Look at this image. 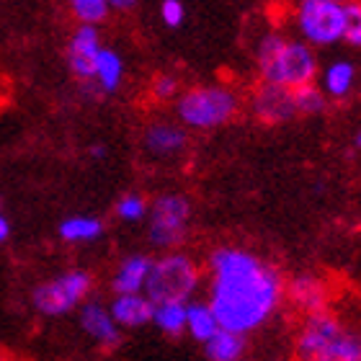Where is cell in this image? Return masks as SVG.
Segmentation results:
<instances>
[{"instance_id": "obj_28", "label": "cell", "mask_w": 361, "mask_h": 361, "mask_svg": "<svg viewBox=\"0 0 361 361\" xmlns=\"http://www.w3.org/2000/svg\"><path fill=\"white\" fill-rule=\"evenodd\" d=\"M109 8H116V11H129V8H135L137 0H106Z\"/></svg>"}, {"instance_id": "obj_14", "label": "cell", "mask_w": 361, "mask_h": 361, "mask_svg": "<svg viewBox=\"0 0 361 361\" xmlns=\"http://www.w3.org/2000/svg\"><path fill=\"white\" fill-rule=\"evenodd\" d=\"M152 261L147 256H129L121 261L116 276H114V292L119 294H140L145 289L147 274H150Z\"/></svg>"}, {"instance_id": "obj_7", "label": "cell", "mask_w": 361, "mask_h": 361, "mask_svg": "<svg viewBox=\"0 0 361 361\" xmlns=\"http://www.w3.org/2000/svg\"><path fill=\"white\" fill-rule=\"evenodd\" d=\"M90 284H93V276L88 271H68L47 284H39L31 300L42 315H65L83 302V297L90 292Z\"/></svg>"}, {"instance_id": "obj_17", "label": "cell", "mask_w": 361, "mask_h": 361, "mask_svg": "<svg viewBox=\"0 0 361 361\" xmlns=\"http://www.w3.org/2000/svg\"><path fill=\"white\" fill-rule=\"evenodd\" d=\"M289 300L307 315L323 312L325 307V286L312 276H297L289 284Z\"/></svg>"}, {"instance_id": "obj_12", "label": "cell", "mask_w": 361, "mask_h": 361, "mask_svg": "<svg viewBox=\"0 0 361 361\" xmlns=\"http://www.w3.org/2000/svg\"><path fill=\"white\" fill-rule=\"evenodd\" d=\"M152 310H155V305H152L147 297H140V294H121V297L114 300L109 315H111L114 323L121 325V328H140V325L152 320Z\"/></svg>"}, {"instance_id": "obj_3", "label": "cell", "mask_w": 361, "mask_h": 361, "mask_svg": "<svg viewBox=\"0 0 361 361\" xmlns=\"http://www.w3.org/2000/svg\"><path fill=\"white\" fill-rule=\"evenodd\" d=\"M240 96L227 85H196L180 93L176 114L191 129H214L235 119Z\"/></svg>"}, {"instance_id": "obj_29", "label": "cell", "mask_w": 361, "mask_h": 361, "mask_svg": "<svg viewBox=\"0 0 361 361\" xmlns=\"http://www.w3.org/2000/svg\"><path fill=\"white\" fill-rule=\"evenodd\" d=\"M8 235H11V225H8V219L0 214V243L8 240Z\"/></svg>"}, {"instance_id": "obj_19", "label": "cell", "mask_w": 361, "mask_h": 361, "mask_svg": "<svg viewBox=\"0 0 361 361\" xmlns=\"http://www.w3.org/2000/svg\"><path fill=\"white\" fill-rule=\"evenodd\" d=\"M186 331L202 343H207L219 331L217 317L209 310V305H186Z\"/></svg>"}, {"instance_id": "obj_15", "label": "cell", "mask_w": 361, "mask_h": 361, "mask_svg": "<svg viewBox=\"0 0 361 361\" xmlns=\"http://www.w3.org/2000/svg\"><path fill=\"white\" fill-rule=\"evenodd\" d=\"M124 80V60L116 49H101L96 60V70H93V80L101 93H114Z\"/></svg>"}, {"instance_id": "obj_30", "label": "cell", "mask_w": 361, "mask_h": 361, "mask_svg": "<svg viewBox=\"0 0 361 361\" xmlns=\"http://www.w3.org/2000/svg\"><path fill=\"white\" fill-rule=\"evenodd\" d=\"M90 155H93V158H104L106 147H104V145H96V147H90Z\"/></svg>"}, {"instance_id": "obj_26", "label": "cell", "mask_w": 361, "mask_h": 361, "mask_svg": "<svg viewBox=\"0 0 361 361\" xmlns=\"http://www.w3.org/2000/svg\"><path fill=\"white\" fill-rule=\"evenodd\" d=\"M160 18H163L166 26L176 29V26H180L183 18H186V6H183L180 0H163V3H160Z\"/></svg>"}, {"instance_id": "obj_9", "label": "cell", "mask_w": 361, "mask_h": 361, "mask_svg": "<svg viewBox=\"0 0 361 361\" xmlns=\"http://www.w3.org/2000/svg\"><path fill=\"white\" fill-rule=\"evenodd\" d=\"M250 111L261 124H284L297 116L292 90L274 83H261L250 96Z\"/></svg>"}, {"instance_id": "obj_22", "label": "cell", "mask_w": 361, "mask_h": 361, "mask_svg": "<svg viewBox=\"0 0 361 361\" xmlns=\"http://www.w3.org/2000/svg\"><path fill=\"white\" fill-rule=\"evenodd\" d=\"M292 96H294V109H297V114H305V116H317V114H323L325 106H328L325 93L320 90V85H315V83L292 90Z\"/></svg>"}, {"instance_id": "obj_13", "label": "cell", "mask_w": 361, "mask_h": 361, "mask_svg": "<svg viewBox=\"0 0 361 361\" xmlns=\"http://www.w3.org/2000/svg\"><path fill=\"white\" fill-rule=\"evenodd\" d=\"M80 325H83V331L88 336L98 341V343H104V346H116L121 338L119 333V325L114 323L111 315H109V310L101 307L98 302H88L83 310H80Z\"/></svg>"}, {"instance_id": "obj_21", "label": "cell", "mask_w": 361, "mask_h": 361, "mask_svg": "<svg viewBox=\"0 0 361 361\" xmlns=\"http://www.w3.org/2000/svg\"><path fill=\"white\" fill-rule=\"evenodd\" d=\"M101 233H104V222L96 217H70L60 225L62 240H68V243L96 240Z\"/></svg>"}, {"instance_id": "obj_5", "label": "cell", "mask_w": 361, "mask_h": 361, "mask_svg": "<svg viewBox=\"0 0 361 361\" xmlns=\"http://www.w3.org/2000/svg\"><path fill=\"white\" fill-rule=\"evenodd\" d=\"M199 284V269L188 256L171 253L160 261H152L147 281H145V297L152 305L163 302H186Z\"/></svg>"}, {"instance_id": "obj_8", "label": "cell", "mask_w": 361, "mask_h": 361, "mask_svg": "<svg viewBox=\"0 0 361 361\" xmlns=\"http://www.w3.org/2000/svg\"><path fill=\"white\" fill-rule=\"evenodd\" d=\"M191 204L186 196H158L150 207V240L158 248H173L186 238Z\"/></svg>"}, {"instance_id": "obj_4", "label": "cell", "mask_w": 361, "mask_h": 361, "mask_svg": "<svg viewBox=\"0 0 361 361\" xmlns=\"http://www.w3.org/2000/svg\"><path fill=\"white\" fill-rule=\"evenodd\" d=\"M258 73H261V83H274L286 90H297L315 83L320 65H317V54L312 47L297 42V39H286L281 49L269 62L258 65Z\"/></svg>"}, {"instance_id": "obj_23", "label": "cell", "mask_w": 361, "mask_h": 361, "mask_svg": "<svg viewBox=\"0 0 361 361\" xmlns=\"http://www.w3.org/2000/svg\"><path fill=\"white\" fill-rule=\"evenodd\" d=\"M351 47H361V0H346L343 3V37Z\"/></svg>"}, {"instance_id": "obj_16", "label": "cell", "mask_w": 361, "mask_h": 361, "mask_svg": "<svg viewBox=\"0 0 361 361\" xmlns=\"http://www.w3.org/2000/svg\"><path fill=\"white\" fill-rule=\"evenodd\" d=\"M356 68L348 60H336L323 70L320 75V90L331 98H346L354 88Z\"/></svg>"}, {"instance_id": "obj_18", "label": "cell", "mask_w": 361, "mask_h": 361, "mask_svg": "<svg viewBox=\"0 0 361 361\" xmlns=\"http://www.w3.org/2000/svg\"><path fill=\"white\" fill-rule=\"evenodd\" d=\"M204 346H207L209 361H240L245 354V336L219 328Z\"/></svg>"}, {"instance_id": "obj_20", "label": "cell", "mask_w": 361, "mask_h": 361, "mask_svg": "<svg viewBox=\"0 0 361 361\" xmlns=\"http://www.w3.org/2000/svg\"><path fill=\"white\" fill-rule=\"evenodd\" d=\"M152 323L168 336L186 331V302H163L152 310Z\"/></svg>"}, {"instance_id": "obj_25", "label": "cell", "mask_w": 361, "mask_h": 361, "mask_svg": "<svg viewBox=\"0 0 361 361\" xmlns=\"http://www.w3.org/2000/svg\"><path fill=\"white\" fill-rule=\"evenodd\" d=\"M116 214L121 219H127V222H137V219H142L147 214V202L140 194H124L116 202Z\"/></svg>"}, {"instance_id": "obj_2", "label": "cell", "mask_w": 361, "mask_h": 361, "mask_svg": "<svg viewBox=\"0 0 361 361\" xmlns=\"http://www.w3.org/2000/svg\"><path fill=\"white\" fill-rule=\"evenodd\" d=\"M300 361H361V333L351 331L328 312L307 317L297 338Z\"/></svg>"}, {"instance_id": "obj_6", "label": "cell", "mask_w": 361, "mask_h": 361, "mask_svg": "<svg viewBox=\"0 0 361 361\" xmlns=\"http://www.w3.org/2000/svg\"><path fill=\"white\" fill-rule=\"evenodd\" d=\"M294 23L305 44L331 47L343 37V3L341 0H300Z\"/></svg>"}, {"instance_id": "obj_1", "label": "cell", "mask_w": 361, "mask_h": 361, "mask_svg": "<svg viewBox=\"0 0 361 361\" xmlns=\"http://www.w3.org/2000/svg\"><path fill=\"white\" fill-rule=\"evenodd\" d=\"M212 266V302L222 331H256L276 312L284 284L276 271L258 256L243 248H217L209 256Z\"/></svg>"}, {"instance_id": "obj_27", "label": "cell", "mask_w": 361, "mask_h": 361, "mask_svg": "<svg viewBox=\"0 0 361 361\" xmlns=\"http://www.w3.org/2000/svg\"><path fill=\"white\" fill-rule=\"evenodd\" d=\"M152 96L158 101H171L178 96V80L173 75H158L152 80Z\"/></svg>"}, {"instance_id": "obj_31", "label": "cell", "mask_w": 361, "mask_h": 361, "mask_svg": "<svg viewBox=\"0 0 361 361\" xmlns=\"http://www.w3.org/2000/svg\"><path fill=\"white\" fill-rule=\"evenodd\" d=\"M356 142H359V147H361V132H359V137H356Z\"/></svg>"}, {"instance_id": "obj_32", "label": "cell", "mask_w": 361, "mask_h": 361, "mask_svg": "<svg viewBox=\"0 0 361 361\" xmlns=\"http://www.w3.org/2000/svg\"><path fill=\"white\" fill-rule=\"evenodd\" d=\"M341 3H346V0H341Z\"/></svg>"}, {"instance_id": "obj_11", "label": "cell", "mask_w": 361, "mask_h": 361, "mask_svg": "<svg viewBox=\"0 0 361 361\" xmlns=\"http://www.w3.org/2000/svg\"><path fill=\"white\" fill-rule=\"evenodd\" d=\"M145 147L158 158L178 155L186 147V132H183V127L171 124V121H155L145 132Z\"/></svg>"}, {"instance_id": "obj_10", "label": "cell", "mask_w": 361, "mask_h": 361, "mask_svg": "<svg viewBox=\"0 0 361 361\" xmlns=\"http://www.w3.org/2000/svg\"><path fill=\"white\" fill-rule=\"evenodd\" d=\"M101 37H98L96 26H85L80 23L73 34L68 44V68L78 80H93V70H96L98 52H101Z\"/></svg>"}, {"instance_id": "obj_24", "label": "cell", "mask_w": 361, "mask_h": 361, "mask_svg": "<svg viewBox=\"0 0 361 361\" xmlns=\"http://www.w3.org/2000/svg\"><path fill=\"white\" fill-rule=\"evenodd\" d=\"M70 8H73L75 18H80V23H85V26H96L109 16L106 0H70Z\"/></svg>"}]
</instances>
